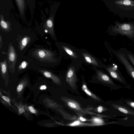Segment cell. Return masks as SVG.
<instances>
[{"label": "cell", "instance_id": "cell-1", "mask_svg": "<svg viewBox=\"0 0 134 134\" xmlns=\"http://www.w3.org/2000/svg\"><path fill=\"white\" fill-rule=\"evenodd\" d=\"M113 31L115 33L132 38L134 36V25L130 23H117L113 28Z\"/></svg>", "mask_w": 134, "mask_h": 134}, {"label": "cell", "instance_id": "cell-2", "mask_svg": "<svg viewBox=\"0 0 134 134\" xmlns=\"http://www.w3.org/2000/svg\"><path fill=\"white\" fill-rule=\"evenodd\" d=\"M33 55L40 60L46 62H52L54 60V54L49 50L39 49L35 50Z\"/></svg>", "mask_w": 134, "mask_h": 134}, {"label": "cell", "instance_id": "cell-3", "mask_svg": "<svg viewBox=\"0 0 134 134\" xmlns=\"http://www.w3.org/2000/svg\"><path fill=\"white\" fill-rule=\"evenodd\" d=\"M17 55L15 49L11 43L9 45L8 50L7 53L8 67L9 71L14 72L15 71V65L16 63Z\"/></svg>", "mask_w": 134, "mask_h": 134}, {"label": "cell", "instance_id": "cell-4", "mask_svg": "<svg viewBox=\"0 0 134 134\" xmlns=\"http://www.w3.org/2000/svg\"><path fill=\"white\" fill-rule=\"evenodd\" d=\"M66 81L72 88L76 89L77 79L74 67L71 66L69 69L66 75Z\"/></svg>", "mask_w": 134, "mask_h": 134}, {"label": "cell", "instance_id": "cell-5", "mask_svg": "<svg viewBox=\"0 0 134 134\" xmlns=\"http://www.w3.org/2000/svg\"><path fill=\"white\" fill-rule=\"evenodd\" d=\"M117 56L120 61L124 65L128 74L134 81V68L131 66L123 53H117Z\"/></svg>", "mask_w": 134, "mask_h": 134}, {"label": "cell", "instance_id": "cell-6", "mask_svg": "<svg viewBox=\"0 0 134 134\" xmlns=\"http://www.w3.org/2000/svg\"><path fill=\"white\" fill-rule=\"evenodd\" d=\"M62 100L71 108L81 113H85L80 104L76 101L65 97L62 98Z\"/></svg>", "mask_w": 134, "mask_h": 134}, {"label": "cell", "instance_id": "cell-7", "mask_svg": "<svg viewBox=\"0 0 134 134\" xmlns=\"http://www.w3.org/2000/svg\"><path fill=\"white\" fill-rule=\"evenodd\" d=\"M97 78L102 82L109 85L115 86L113 81L106 74L99 70L97 71Z\"/></svg>", "mask_w": 134, "mask_h": 134}, {"label": "cell", "instance_id": "cell-8", "mask_svg": "<svg viewBox=\"0 0 134 134\" xmlns=\"http://www.w3.org/2000/svg\"><path fill=\"white\" fill-rule=\"evenodd\" d=\"M19 9V15L21 18H25V13L27 8V3L25 0H15Z\"/></svg>", "mask_w": 134, "mask_h": 134}, {"label": "cell", "instance_id": "cell-9", "mask_svg": "<svg viewBox=\"0 0 134 134\" xmlns=\"http://www.w3.org/2000/svg\"><path fill=\"white\" fill-rule=\"evenodd\" d=\"M107 69L112 77L120 82L125 84V82L114 67L110 66L107 68Z\"/></svg>", "mask_w": 134, "mask_h": 134}, {"label": "cell", "instance_id": "cell-10", "mask_svg": "<svg viewBox=\"0 0 134 134\" xmlns=\"http://www.w3.org/2000/svg\"><path fill=\"white\" fill-rule=\"evenodd\" d=\"M112 105L114 108L122 113L127 114L134 116V111L130 109L118 104H113Z\"/></svg>", "mask_w": 134, "mask_h": 134}, {"label": "cell", "instance_id": "cell-11", "mask_svg": "<svg viewBox=\"0 0 134 134\" xmlns=\"http://www.w3.org/2000/svg\"><path fill=\"white\" fill-rule=\"evenodd\" d=\"M44 27L48 30L49 34L52 36L54 37L55 34L54 29L53 21L52 18H50L46 21Z\"/></svg>", "mask_w": 134, "mask_h": 134}, {"label": "cell", "instance_id": "cell-12", "mask_svg": "<svg viewBox=\"0 0 134 134\" xmlns=\"http://www.w3.org/2000/svg\"><path fill=\"white\" fill-rule=\"evenodd\" d=\"M39 71L46 77L48 78H51L56 83L59 84L60 83V81L59 79L51 72L43 70H39Z\"/></svg>", "mask_w": 134, "mask_h": 134}, {"label": "cell", "instance_id": "cell-13", "mask_svg": "<svg viewBox=\"0 0 134 134\" xmlns=\"http://www.w3.org/2000/svg\"><path fill=\"white\" fill-rule=\"evenodd\" d=\"M31 37L27 35L24 36L20 40L19 47L20 51L23 50L30 42Z\"/></svg>", "mask_w": 134, "mask_h": 134}, {"label": "cell", "instance_id": "cell-14", "mask_svg": "<svg viewBox=\"0 0 134 134\" xmlns=\"http://www.w3.org/2000/svg\"><path fill=\"white\" fill-rule=\"evenodd\" d=\"M0 25L2 29L7 32H9L11 30L10 24L8 21H5L3 15L0 16Z\"/></svg>", "mask_w": 134, "mask_h": 134}, {"label": "cell", "instance_id": "cell-15", "mask_svg": "<svg viewBox=\"0 0 134 134\" xmlns=\"http://www.w3.org/2000/svg\"><path fill=\"white\" fill-rule=\"evenodd\" d=\"M86 62L95 66H98V63L96 59L90 54L86 53L82 54Z\"/></svg>", "mask_w": 134, "mask_h": 134}, {"label": "cell", "instance_id": "cell-16", "mask_svg": "<svg viewBox=\"0 0 134 134\" xmlns=\"http://www.w3.org/2000/svg\"><path fill=\"white\" fill-rule=\"evenodd\" d=\"M114 3L120 5L134 7V2L131 0H119L115 1Z\"/></svg>", "mask_w": 134, "mask_h": 134}, {"label": "cell", "instance_id": "cell-17", "mask_svg": "<svg viewBox=\"0 0 134 134\" xmlns=\"http://www.w3.org/2000/svg\"><path fill=\"white\" fill-rule=\"evenodd\" d=\"M82 88V90L85 92L87 95L91 97L94 100L99 101L101 100V99L98 97L90 92L88 89L85 85L84 84L83 85Z\"/></svg>", "mask_w": 134, "mask_h": 134}, {"label": "cell", "instance_id": "cell-18", "mask_svg": "<svg viewBox=\"0 0 134 134\" xmlns=\"http://www.w3.org/2000/svg\"><path fill=\"white\" fill-rule=\"evenodd\" d=\"M62 48L65 52L72 57L74 58L77 57L76 54L70 48L65 46H63Z\"/></svg>", "mask_w": 134, "mask_h": 134}, {"label": "cell", "instance_id": "cell-19", "mask_svg": "<svg viewBox=\"0 0 134 134\" xmlns=\"http://www.w3.org/2000/svg\"><path fill=\"white\" fill-rule=\"evenodd\" d=\"M28 65V63L25 61L22 62L19 66L18 68V71H20L25 68Z\"/></svg>", "mask_w": 134, "mask_h": 134}, {"label": "cell", "instance_id": "cell-20", "mask_svg": "<svg viewBox=\"0 0 134 134\" xmlns=\"http://www.w3.org/2000/svg\"><path fill=\"white\" fill-rule=\"evenodd\" d=\"M93 122L96 124H102L103 123V121L102 119L98 118H94L93 119Z\"/></svg>", "mask_w": 134, "mask_h": 134}, {"label": "cell", "instance_id": "cell-21", "mask_svg": "<svg viewBox=\"0 0 134 134\" xmlns=\"http://www.w3.org/2000/svg\"><path fill=\"white\" fill-rule=\"evenodd\" d=\"M128 58L134 66V57L130 54H128Z\"/></svg>", "mask_w": 134, "mask_h": 134}, {"label": "cell", "instance_id": "cell-22", "mask_svg": "<svg viewBox=\"0 0 134 134\" xmlns=\"http://www.w3.org/2000/svg\"><path fill=\"white\" fill-rule=\"evenodd\" d=\"M82 123H81V122H80L79 121H75L72 123L70 125V126H77L79 125H82Z\"/></svg>", "mask_w": 134, "mask_h": 134}, {"label": "cell", "instance_id": "cell-23", "mask_svg": "<svg viewBox=\"0 0 134 134\" xmlns=\"http://www.w3.org/2000/svg\"><path fill=\"white\" fill-rule=\"evenodd\" d=\"M126 103L130 107L134 109V102L128 100L126 102Z\"/></svg>", "mask_w": 134, "mask_h": 134}, {"label": "cell", "instance_id": "cell-24", "mask_svg": "<svg viewBox=\"0 0 134 134\" xmlns=\"http://www.w3.org/2000/svg\"><path fill=\"white\" fill-rule=\"evenodd\" d=\"M23 88V85L22 84H19L18 86L17 90L18 92H20L22 90Z\"/></svg>", "mask_w": 134, "mask_h": 134}, {"label": "cell", "instance_id": "cell-25", "mask_svg": "<svg viewBox=\"0 0 134 134\" xmlns=\"http://www.w3.org/2000/svg\"><path fill=\"white\" fill-rule=\"evenodd\" d=\"M29 110L33 114L36 113V111L34 109L32 106H30L28 107Z\"/></svg>", "mask_w": 134, "mask_h": 134}, {"label": "cell", "instance_id": "cell-26", "mask_svg": "<svg viewBox=\"0 0 134 134\" xmlns=\"http://www.w3.org/2000/svg\"><path fill=\"white\" fill-rule=\"evenodd\" d=\"M103 108L102 106H99L97 108V110L98 112L99 113H100L102 112L103 110Z\"/></svg>", "mask_w": 134, "mask_h": 134}, {"label": "cell", "instance_id": "cell-27", "mask_svg": "<svg viewBox=\"0 0 134 134\" xmlns=\"http://www.w3.org/2000/svg\"><path fill=\"white\" fill-rule=\"evenodd\" d=\"M2 97L6 101L9 103H10V100L9 98L6 96H2Z\"/></svg>", "mask_w": 134, "mask_h": 134}, {"label": "cell", "instance_id": "cell-28", "mask_svg": "<svg viewBox=\"0 0 134 134\" xmlns=\"http://www.w3.org/2000/svg\"><path fill=\"white\" fill-rule=\"evenodd\" d=\"M3 44L2 41V37L1 35H0V49H1Z\"/></svg>", "mask_w": 134, "mask_h": 134}, {"label": "cell", "instance_id": "cell-29", "mask_svg": "<svg viewBox=\"0 0 134 134\" xmlns=\"http://www.w3.org/2000/svg\"><path fill=\"white\" fill-rule=\"evenodd\" d=\"M25 110L23 108H20L19 110V112L20 114H21Z\"/></svg>", "mask_w": 134, "mask_h": 134}, {"label": "cell", "instance_id": "cell-30", "mask_svg": "<svg viewBox=\"0 0 134 134\" xmlns=\"http://www.w3.org/2000/svg\"><path fill=\"white\" fill-rule=\"evenodd\" d=\"M46 88V87L45 85H42L40 87L41 90H45Z\"/></svg>", "mask_w": 134, "mask_h": 134}, {"label": "cell", "instance_id": "cell-31", "mask_svg": "<svg viewBox=\"0 0 134 134\" xmlns=\"http://www.w3.org/2000/svg\"><path fill=\"white\" fill-rule=\"evenodd\" d=\"M80 119L82 121H86V119L82 117H81L80 118Z\"/></svg>", "mask_w": 134, "mask_h": 134}, {"label": "cell", "instance_id": "cell-32", "mask_svg": "<svg viewBox=\"0 0 134 134\" xmlns=\"http://www.w3.org/2000/svg\"><path fill=\"white\" fill-rule=\"evenodd\" d=\"M44 32L46 33H47L48 32V31L47 29H45L44 30Z\"/></svg>", "mask_w": 134, "mask_h": 134}]
</instances>
